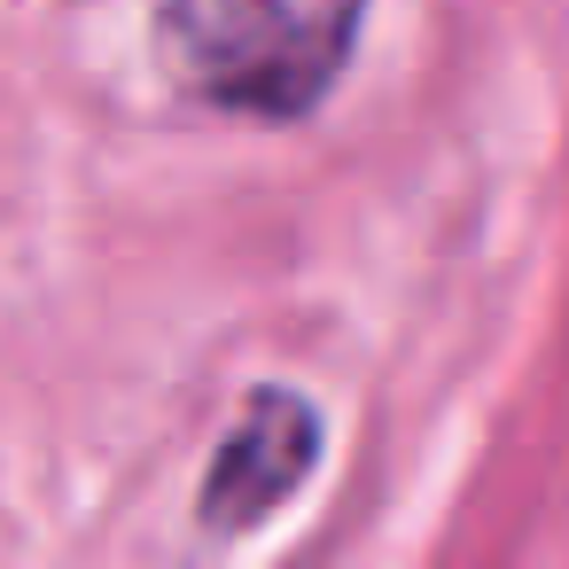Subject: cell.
Segmentation results:
<instances>
[{"label":"cell","instance_id":"7a4b0ae2","mask_svg":"<svg viewBox=\"0 0 569 569\" xmlns=\"http://www.w3.org/2000/svg\"><path fill=\"white\" fill-rule=\"evenodd\" d=\"M320 460V413L297 390H250L234 413L227 445L203 468V522L211 530H250L297 499V483Z\"/></svg>","mask_w":569,"mask_h":569},{"label":"cell","instance_id":"6da1fadb","mask_svg":"<svg viewBox=\"0 0 569 569\" xmlns=\"http://www.w3.org/2000/svg\"><path fill=\"white\" fill-rule=\"evenodd\" d=\"M367 24V0H157V63L164 79L250 126L312 118Z\"/></svg>","mask_w":569,"mask_h":569}]
</instances>
